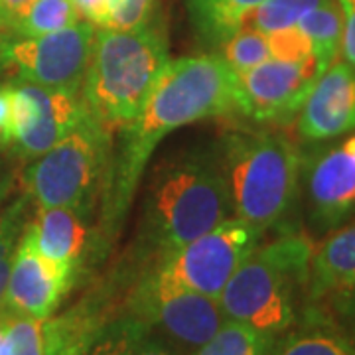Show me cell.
I'll list each match as a JSON object with an SVG mask.
<instances>
[{
	"label": "cell",
	"instance_id": "1f68e13d",
	"mask_svg": "<svg viewBox=\"0 0 355 355\" xmlns=\"http://www.w3.org/2000/svg\"><path fill=\"white\" fill-rule=\"evenodd\" d=\"M81 20H87L95 28H107L111 14V0H73Z\"/></svg>",
	"mask_w": 355,
	"mask_h": 355
},
{
	"label": "cell",
	"instance_id": "d4e9b609",
	"mask_svg": "<svg viewBox=\"0 0 355 355\" xmlns=\"http://www.w3.org/2000/svg\"><path fill=\"white\" fill-rule=\"evenodd\" d=\"M217 55L235 73H243L270 60V50H268L265 34L257 30H249V28H241L219 44Z\"/></svg>",
	"mask_w": 355,
	"mask_h": 355
},
{
	"label": "cell",
	"instance_id": "2e32d148",
	"mask_svg": "<svg viewBox=\"0 0 355 355\" xmlns=\"http://www.w3.org/2000/svg\"><path fill=\"white\" fill-rule=\"evenodd\" d=\"M355 286V221L338 229L312 251L308 270V304L328 300Z\"/></svg>",
	"mask_w": 355,
	"mask_h": 355
},
{
	"label": "cell",
	"instance_id": "484cf974",
	"mask_svg": "<svg viewBox=\"0 0 355 355\" xmlns=\"http://www.w3.org/2000/svg\"><path fill=\"white\" fill-rule=\"evenodd\" d=\"M28 205H30V198L24 193L16 198L6 209L4 207L0 209V304L10 272L14 249L28 225Z\"/></svg>",
	"mask_w": 355,
	"mask_h": 355
},
{
	"label": "cell",
	"instance_id": "7a4b0ae2",
	"mask_svg": "<svg viewBox=\"0 0 355 355\" xmlns=\"http://www.w3.org/2000/svg\"><path fill=\"white\" fill-rule=\"evenodd\" d=\"M231 211L221 158L205 153L180 154L154 172L142 237L160 257L216 229L231 217Z\"/></svg>",
	"mask_w": 355,
	"mask_h": 355
},
{
	"label": "cell",
	"instance_id": "e575fe53",
	"mask_svg": "<svg viewBox=\"0 0 355 355\" xmlns=\"http://www.w3.org/2000/svg\"><path fill=\"white\" fill-rule=\"evenodd\" d=\"M135 355H180L170 345V343L166 342L164 338H160L158 334H154V331H146L144 336H142V340L137 345V352Z\"/></svg>",
	"mask_w": 355,
	"mask_h": 355
},
{
	"label": "cell",
	"instance_id": "52a82bcc",
	"mask_svg": "<svg viewBox=\"0 0 355 355\" xmlns=\"http://www.w3.org/2000/svg\"><path fill=\"white\" fill-rule=\"evenodd\" d=\"M125 310L184 355L207 342L227 320L217 298L172 284L150 268L132 284Z\"/></svg>",
	"mask_w": 355,
	"mask_h": 355
},
{
	"label": "cell",
	"instance_id": "ffe728a7",
	"mask_svg": "<svg viewBox=\"0 0 355 355\" xmlns=\"http://www.w3.org/2000/svg\"><path fill=\"white\" fill-rule=\"evenodd\" d=\"M261 2L265 0H188V10L198 34L219 46Z\"/></svg>",
	"mask_w": 355,
	"mask_h": 355
},
{
	"label": "cell",
	"instance_id": "d6a6232c",
	"mask_svg": "<svg viewBox=\"0 0 355 355\" xmlns=\"http://www.w3.org/2000/svg\"><path fill=\"white\" fill-rule=\"evenodd\" d=\"M12 139V83H0V146Z\"/></svg>",
	"mask_w": 355,
	"mask_h": 355
},
{
	"label": "cell",
	"instance_id": "4fadbf2b",
	"mask_svg": "<svg viewBox=\"0 0 355 355\" xmlns=\"http://www.w3.org/2000/svg\"><path fill=\"white\" fill-rule=\"evenodd\" d=\"M310 221L330 231L355 211V137L318 154L306 168Z\"/></svg>",
	"mask_w": 355,
	"mask_h": 355
},
{
	"label": "cell",
	"instance_id": "836d02e7",
	"mask_svg": "<svg viewBox=\"0 0 355 355\" xmlns=\"http://www.w3.org/2000/svg\"><path fill=\"white\" fill-rule=\"evenodd\" d=\"M34 0H0V38H4L12 26L22 18Z\"/></svg>",
	"mask_w": 355,
	"mask_h": 355
},
{
	"label": "cell",
	"instance_id": "3957f363",
	"mask_svg": "<svg viewBox=\"0 0 355 355\" xmlns=\"http://www.w3.org/2000/svg\"><path fill=\"white\" fill-rule=\"evenodd\" d=\"M312 251L302 235L259 245L217 296L223 316L272 338L294 328L308 308Z\"/></svg>",
	"mask_w": 355,
	"mask_h": 355
},
{
	"label": "cell",
	"instance_id": "44dd1931",
	"mask_svg": "<svg viewBox=\"0 0 355 355\" xmlns=\"http://www.w3.org/2000/svg\"><path fill=\"white\" fill-rule=\"evenodd\" d=\"M107 314L101 304L81 302L58 318H48L44 355H77L91 328Z\"/></svg>",
	"mask_w": 355,
	"mask_h": 355
},
{
	"label": "cell",
	"instance_id": "d6986e66",
	"mask_svg": "<svg viewBox=\"0 0 355 355\" xmlns=\"http://www.w3.org/2000/svg\"><path fill=\"white\" fill-rule=\"evenodd\" d=\"M298 30L312 44L318 67L324 73L342 50L343 12L338 0H324L298 20Z\"/></svg>",
	"mask_w": 355,
	"mask_h": 355
},
{
	"label": "cell",
	"instance_id": "e0dca14e",
	"mask_svg": "<svg viewBox=\"0 0 355 355\" xmlns=\"http://www.w3.org/2000/svg\"><path fill=\"white\" fill-rule=\"evenodd\" d=\"M304 320L279 336L268 355H355V342L340 330L330 316L306 308Z\"/></svg>",
	"mask_w": 355,
	"mask_h": 355
},
{
	"label": "cell",
	"instance_id": "277c9868",
	"mask_svg": "<svg viewBox=\"0 0 355 355\" xmlns=\"http://www.w3.org/2000/svg\"><path fill=\"white\" fill-rule=\"evenodd\" d=\"M168 62L164 34L154 28H97L83 79L89 116L109 132L130 123L144 107Z\"/></svg>",
	"mask_w": 355,
	"mask_h": 355
},
{
	"label": "cell",
	"instance_id": "f546056e",
	"mask_svg": "<svg viewBox=\"0 0 355 355\" xmlns=\"http://www.w3.org/2000/svg\"><path fill=\"white\" fill-rule=\"evenodd\" d=\"M328 302L331 322L355 342V286L340 294H334L328 298Z\"/></svg>",
	"mask_w": 355,
	"mask_h": 355
},
{
	"label": "cell",
	"instance_id": "6da1fadb",
	"mask_svg": "<svg viewBox=\"0 0 355 355\" xmlns=\"http://www.w3.org/2000/svg\"><path fill=\"white\" fill-rule=\"evenodd\" d=\"M237 73L217 53L170 60L140 113L121 127L107 168L103 225L109 235L127 216L156 146L180 127L225 116L235 107Z\"/></svg>",
	"mask_w": 355,
	"mask_h": 355
},
{
	"label": "cell",
	"instance_id": "7c38bea8",
	"mask_svg": "<svg viewBox=\"0 0 355 355\" xmlns=\"http://www.w3.org/2000/svg\"><path fill=\"white\" fill-rule=\"evenodd\" d=\"M73 280L36 251L28 233H22L14 249L10 272L0 308L16 316L48 320L62 304Z\"/></svg>",
	"mask_w": 355,
	"mask_h": 355
},
{
	"label": "cell",
	"instance_id": "f1b7e54d",
	"mask_svg": "<svg viewBox=\"0 0 355 355\" xmlns=\"http://www.w3.org/2000/svg\"><path fill=\"white\" fill-rule=\"evenodd\" d=\"M156 0H111V14L107 28L137 30L148 24Z\"/></svg>",
	"mask_w": 355,
	"mask_h": 355
},
{
	"label": "cell",
	"instance_id": "cb8c5ba5",
	"mask_svg": "<svg viewBox=\"0 0 355 355\" xmlns=\"http://www.w3.org/2000/svg\"><path fill=\"white\" fill-rule=\"evenodd\" d=\"M324 0H265L241 20V28L257 30L261 34H272L298 24V20Z\"/></svg>",
	"mask_w": 355,
	"mask_h": 355
},
{
	"label": "cell",
	"instance_id": "8fae6325",
	"mask_svg": "<svg viewBox=\"0 0 355 355\" xmlns=\"http://www.w3.org/2000/svg\"><path fill=\"white\" fill-rule=\"evenodd\" d=\"M322 76L316 58L292 64L266 60L249 71L237 73L235 107L237 113L257 123L288 121L300 111L302 103Z\"/></svg>",
	"mask_w": 355,
	"mask_h": 355
},
{
	"label": "cell",
	"instance_id": "603a6c76",
	"mask_svg": "<svg viewBox=\"0 0 355 355\" xmlns=\"http://www.w3.org/2000/svg\"><path fill=\"white\" fill-rule=\"evenodd\" d=\"M277 338L251 326L225 320L223 326L190 355H268Z\"/></svg>",
	"mask_w": 355,
	"mask_h": 355
},
{
	"label": "cell",
	"instance_id": "4dcf8cb0",
	"mask_svg": "<svg viewBox=\"0 0 355 355\" xmlns=\"http://www.w3.org/2000/svg\"><path fill=\"white\" fill-rule=\"evenodd\" d=\"M343 12L342 53L345 62L355 67V0H338Z\"/></svg>",
	"mask_w": 355,
	"mask_h": 355
},
{
	"label": "cell",
	"instance_id": "5bb4252c",
	"mask_svg": "<svg viewBox=\"0 0 355 355\" xmlns=\"http://www.w3.org/2000/svg\"><path fill=\"white\" fill-rule=\"evenodd\" d=\"M355 128V67L334 64L318 77L300 107L298 132L310 140H328Z\"/></svg>",
	"mask_w": 355,
	"mask_h": 355
},
{
	"label": "cell",
	"instance_id": "ba28073f",
	"mask_svg": "<svg viewBox=\"0 0 355 355\" xmlns=\"http://www.w3.org/2000/svg\"><path fill=\"white\" fill-rule=\"evenodd\" d=\"M263 233L233 216L202 237L160 254L150 270L182 288L217 298L235 270L261 245Z\"/></svg>",
	"mask_w": 355,
	"mask_h": 355
},
{
	"label": "cell",
	"instance_id": "ac0fdd59",
	"mask_svg": "<svg viewBox=\"0 0 355 355\" xmlns=\"http://www.w3.org/2000/svg\"><path fill=\"white\" fill-rule=\"evenodd\" d=\"M148 326L127 310L105 316L91 328L77 355H135Z\"/></svg>",
	"mask_w": 355,
	"mask_h": 355
},
{
	"label": "cell",
	"instance_id": "4316f807",
	"mask_svg": "<svg viewBox=\"0 0 355 355\" xmlns=\"http://www.w3.org/2000/svg\"><path fill=\"white\" fill-rule=\"evenodd\" d=\"M8 352L6 355H44L48 320L16 316L8 312Z\"/></svg>",
	"mask_w": 355,
	"mask_h": 355
},
{
	"label": "cell",
	"instance_id": "d590c367",
	"mask_svg": "<svg viewBox=\"0 0 355 355\" xmlns=\"http://www.w3.org/2000/svg\"><path fill=\"white\" fill-rule=\"evenodd\" d=\"M8 312L0 308V355L8 352Z\"/></svg>",
	"mask_w": 355,
	"mask_h": 355
},
{
	"label": "cell",
	"instance_id": "8992f818",
	"mask_svg": "<svg viewBox=\"0 0 355 355\" xmlns=\"http://www.w3.org/2000/svg\"><path fill=\"white\" fill-rule=\"evenodd\" d=\"M111 160L109 130L87 116L24 172V193L38 209L71 207L83 211L107 176Z\"/></svg>",
	"mask_w": 355,
	"mask_h": 355
},
{
	"label": "cell",
	"instance_id": "8d00e7d4",
	"mask_svg": "<svg viewBox=\"0 0 355 355\" xmlns=\"http://www.w3.org/2000/svg\"><path fill=\"white\" fill-rule=\"evenodd\" d=\"M10 186H12V176L8 172V168L0 162V209H2V202H4L6 193L10 190Z\"/></svg>",
	"mask_w": 355,
	"mask_h": 355
},
{
	"label": "cell",
	"instance_id": "9a60e30c",
	"mask_svg": "<svg viewBox=\"0 0 355 355\" xmlns=\"http://www.w3.org/2000/svg\"><path fill=\"white\" fill-rule=\"evenodd\" d=\"M26 233L46 261L77 282L87 263L91 245L83 211L71 207H44L28 221Z\"/></svg>",
	"mask_w": 355,
	"mask_h": 355
},
{
	"label": "cell",
	"instance_id": "7402d4cb",
	"mask_svg": "<svg viewBox=\"0 0 355 355\" xmlns=\"http://www.w3.org/2000/svg\"><path fill=\"white\" fill-rule=\"evenodd\" d=\"M79 20L81 16L73 0H34L4 38H36L64 30Z\"/></svg>",
	"mask_w": 355,
	"mask_h": 355
},
{
	"label": "cell",
	"instance_id": "30bf717a",
	"mask_svg": "<svg viewBox=\"0 0 355 355\" xmlns=\"http://www.w3.org/2000/svg\"><path fill=\"white\" fill-rule=\"evenodd\" d=\"M85 116L87 109L79 99V91L12 81V139L8 148L24 158H38Z\"/></svg>",
	"mask_w": 355,
	"mask_h": 355
},
{
	"label": "cell",
	"instance_id": "5b68a950",
	"mask_svg": "<svg viewBox=\"0 0 355 355\" xmlns=\"http://www.w3.org/2000/svg\"><path fill=\"white\" fill-rule=\"evenodd\" d=\"M221 164L235 217L266 231L291 211L302 174V158L291 140L270 132L231 135Z\"/></svg>",
	"mask_w": 355,
	"mask_h": 355
},
{
	"label": "cell",
	"instance_id": "9c48e42d",
	"mask_svg": "<svg viewBox=\"0 0 355 355\" xmlns=\"http://www.w3.org/2000/svg\"><path fill=\"white\" fill-rule=\"evenodd\" d=\"M95 26L87 20L36 38L0 40V71L14 81L81 91L87 73Z\"/></svg>",
	"mask_w": 355,
	"mask_h": 355
},
{
	"label": "cell",
	"instance_id": "83f0119b",
	"mask_svg": "<svg viewBox=\"0 0 355 355\" xmlns=\"http://www.w3.org/2000/svg\"><path fill=\"white\" fill-rule=\"evenodd\" d=\"M266 42H268V50H270L272 60L298 64V62L310 60L314 55L310 40L298 30V26L266 34Z\"/></svg>",
	"mask_w": 355,
	"mask_h": 355
}]
</instances>
